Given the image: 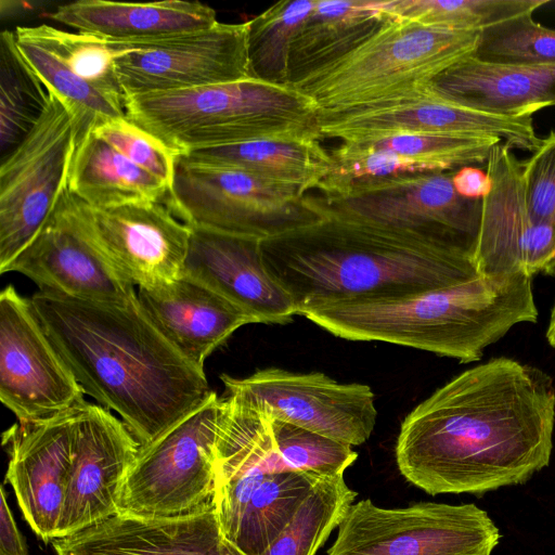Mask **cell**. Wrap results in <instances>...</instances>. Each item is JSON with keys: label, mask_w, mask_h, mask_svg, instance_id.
I'll use <instances>...</instances> for the list:
<instances>
[{"label": "cell", "mask_w": 555, "mask_h": 555, "mask_svg": "<svg viewBox=\"0 0 555 555\" xmlns=\"http://www.w3.org/2000/svg\"><path fill=\"white\" fill-rule=\"evenodd\" d=\"M214 502L177 516L118 513L51 542L56 555H222Z\"/></svg>", "instance_id": "7402d4cb"}, {"label": "cell", "mask_w": 555, "mask_h": 555, "mask_svg": "<svg viewBox=\"0 0 555 555\" xmlns=\"http://www.w3.org/2000/svg\"><path fill=\"white\" fill-rule=\"evenodd\" d=\"M81 405L37 422L17 421L2 436L10 459L5 481L31 530L46 543L57 535Z\"/></svg>", "instance_id": "d6986e66"}, {"label": "cell", "mask_w": 555, "mask_h": 555, "mask_svg": "<svg viewBox=\"0 0 555 555\" xmlns=\"http://www.w3.org/2000/svg\"><path fill=\"white\" fill-rule=\"evenodd\" d=\"M318 218L260 242L264 266L296 314L406 297L479 276L472 256L306 194Z\"/></svg>", "instance_id": "3957f363"}, {"label": "cell", "mask_w": 555, "mask_h": 555, "mask_svg": "<svg viewBox=\"0 0 555 555\" xmlns=\"http://www.w3.org/2000/svg\"><path fill=\"white\" fill-rule=\"evenodd\" d=\"M138 298L160 333L201 370L237 328L254 323L233 304L184 276L156 291L139 289Z\"/></svg>", "instance_id": "603a6c76"}, {"label": "cell", "mask_w": 555, "mask_h": 555, "mask_svg": "<svg viewBox=\"0 0 555 555\" xmlns=\"http://www.w3.org/2000/svg\"><path fill=\"white\" fill-rule=\"evenodd\" d=\"M385 0H315L291 49V83L344 55L389 17Z\"/></svg>", "instance_id": "83f0119b"}, {"label": "cell", "mask_w": 555, "mask_h": 555, "mask_svg": "<svg viewBox=\"0 0 555 555\" xmlns=\"http://www.w3.org/2000/svg\"><path fill=\"white\" fill-rule=\"evenodd\" d=\"M180 156L193 163L245 171L294 186L302 194L319 190L332 165L330 151L314 134L254 140Z\"/></svg>", "instance_id": "484cf974"}, {"label": "cell", "mask_w": 555, "mask_h": 555, "mask_svg": "<svg viewBox=\"0 0 555 555\" xmlns=\"http://www.w3.org/2000/svg\"><path fill=\"white\" fill-rule=\"evenodd\" d=\"M0 555H28L26 541L12 515L3 486L0 491Z\"/></svg>", "instance_id": "60d3db41"}, {"label": "cell", "mask_w": 555, "mask_h": 555, "mask_svg": "<svg viewBox=\"0 0 555 555\" xmlns=\"http://www.w3.org/2000/svg\"><path fill=\"white\" fill-rule=\"evenodd\" d=\"M481 31H462L388 18L344 55L293 83L318 113L341 112L431 82L476 54Z\"/></svg>", "instance_id": "8992f818"}, {"label": "cell", "mask_w": 555, "mask_h": 555, "mask_svg": "<svg viewBox=\"0 0 555 555\" xmlns=\"http://www.w3.org/2000/svg\"><path fill=\"white\" fill-rule=\"evenodd\" d=\"M17 272L39 289L76 299L125 306L138 297L118 273L56 209L30 245L1 273Z\"/></svg>", "instance_id": "44dd1931"}, {"label": "cell", "mask_w": 555, "mask_h": 555, "mask_svg": "<svg viewBox=\"0 0 555 555\" xmlns=\"http://www.w3.org/2000/svg\"><path fill=\"white\" fill-rule=\"evenodd\" d=\"M30 301L86 395L116 412L141 447L214 392L204 370L160 333L138 297L119 306L39 289Z\"/></svg>", "instance_id": "7a4b0ae2"}, {"label": "cell", "mask_w": 555, "mask_h": 555, "mask_svg": "<svg viewBox=\"0 0 555 555\" xmlns=\"http://www.w3.org/2000/svg\"><path fill=\"white\" fill-rule=\"evenodd\" d=\"M67 190L94 208L160 202L169 193L167 184L134 165L92 131L76 142Z\"/></svg>", "instance_id": "4316f807"}, {"label": "cell", "mask_w": 555, "mask_h": 555, "mask_svg": "<svg viewBox=\"0 0 555 555\" xmlns=\"http://www.w3.org/2000/svg\"><path fill=\"white\" fill-rule=\"evenodd\" d=\"M366 141L415 159L435 172L483 164L502 142L494 135L473 133H405Z\"/></svg>", "instance_id": "d590c367"}, {"label": "cell", "mask_w": 555, "mask_h": 555, "mask_svg": "<svg viewBox=\"0 0 555 555\" xmlns=\"http://www.w3.org/2000/svg\"><path fill=\"white\" fill-rule=\"evenodd\" d=\"M15 34L51 51L81 79L126 111V96L115 66L118 51L111 44L90 35L46 24L17 27Z\"/></svg>", "instance_id": "e575fe53"}, {"label": "cell", "mask_w": 555, "mask_h": 555, "mask_svg": "<svg viewBox=\"0 0 555 555\" xmlns=\"http://www.w3.org/2000/svg\"><path fill=\"white\" fill-rule=\"evenodd\" d=\"M314 5L315 0L279 1L248 21L247 55L253 78L292 85V43Z\"/></svg>", "instance_id": "d6a6232c"}, {"label": "cell", "mask_w": 555, "mask_h": 555, "mask_svg": "<svg viewBox=\"0 0 555 555\" xmlns=\"http://www.w3.org/2000/svg\"><path fill=\"white\" fill-rule=\"evenodd\" d=\"M228 395L271 420L282 421L348 446H360L377 420L374 392L320 373L259 370L244 378L220 376Z\"/></svg>", "instance_id": "4fadbf2b"}, {"label": "cell", "mask_w": 555, "mask_h": 555, "mask_svg": "<svg viewBox=\"0 0 555 555\" xmlns=\"http://www.w3.org/2000/svg\"><path fill=\"white\" fill-rule=\"evenodd\" d=\"M222 555H246L241 550H238L234 544L224 540Z\"/></svg>", "instance_id": "ee69618b"}, {"label": "cell", "mask_w": 555, "mask_h": 555, "mask_svg": "<svg viewBox=\"0 0 555 555\" xmlns=\"http://www.w3.org/2000/svg\"><path fill=\"white\" fill-rule=\"evenodd\" d=\"M486 171L492 188L481 199L474 256L478 274L555 275V224L532 217L526 197L524 162L501 142L492 149Z\"/></svg>", "instance_id": "e0dca14e"}, {"label": "cell", "mask_w": 555, "mask_h": 555, "mask_svg": "<svg viewBox=\"0 0 555 555\" xmlns=\"http://www.w3.org/2000/svg\"><path fill=\"white\" fill-rule=\"evenodd\" d=\"M15 38L24 59L72 115L77 141L99 122L126 116L124 108L81 79L51 51L24 36L15 34Z\"/></svg>", "instance_id": "836d02e7"}, {"label": "cell", "mask_w": 555, "mask_h": 555, "mask_svg": "<svg viewBox=\"0 0 555 555\" xmlns=\"http://www.w3.org/2000/svg\"><path fill=\"white\" fill-rule=\"evenodd\" d=\"M319 475L308 472L266 474L224 540L246 555H260L279 537Z\"/></svg>", "instance_id": "f1b7e54d"}, {"label": "cell", "mask_w": 555, "mask_h": 555, "mask_svg": "<svg viewBox=\"0 0 555 555\" xmlns=\"http://www.w3.org/2000/svg\"><path fill=\"white\" fill-rule=\"evenodd\" d=\"M48 16L117 48L199 30L218 23L212 8L181 0L147 3L78 0L59 7Z\"/></svg>", "instance_id": "cb8c5ba5"}, {"label": "cell", "mask_w": 555, "mask_h": 555, "mask_svg": "<svg viewBox=\"0 0 555 555\" xmlns=\"http://www.w3.org/2000/svg\"><path fill=\"white\" fill-rule=\"evenodd\" d=\"M555 385L543 370L493 358L433 392L403 420L401 475L425 492L482 494L522 485L553 450Z\"/></svg>", "instance_id": "6da1fadb"}, {"label": "cell", "mask_w": 555, "mask_h": 555, "mask_svg": "<svg viewBox=\"0 0 555 555\" xmlns=\"http://www.w3.org/2000/svg\"><path fill=\"white\" fill-rule=\"evenodd\" d=\"M140 447L129 427L111 410L83 402L56 539L119 513L121 488Z\"/></svg>", "instance_id": "ac0fdd59"}, {"label": "cell", "mask_w": 555, "mask_h": 555, "mask_svg": "<svg viewBox=\"0 0 555 555\" xmlns=\"http://www.w3.org/2000/svg\"><path fill=\"white\" fill-rule=\"evenodd\" d=\"M452 171L401 175L353 182L332 195L330 206L409 231L474 258L481 199L461 196Z\"/></svg>", "instance_id": "7c38bea8"}, {"label": "cell", "mask_w": 555, "mask_h": 555, "mask_svg": "<svg viewBox=\"0 0 555 555\" xmlns=\"http://www.w3.org/2000/svg\"><path fill=\"white\" fill-rule=\"evenodd\" d=\"M440 94L505 116H532L555 106V62L512 63L467 57L431 81Z\"/></svg>", "instance_id": "d4e9b609"}, {"label": "cell", "mask_w": 555, "mask_h": 555, "mask_svg": "<svg viewBox=\"0 0 555 555\" xmlns=\"http://www.w3.org/2000/svg\"><path fill=\"white\" fill-rule=\"evenodd\" d=\"M531 281L524 272L479 275L406 297L338 302L301 315L340 338L406 346L469 363L515 325L538 321Z\"/></svg>", "instance_id": "277c9868"}, {"label": "cell", "mask_w": 555, "mask_h": 555, "mask_svg": "<svg viewBox=\"0 0 555 555\" xmlns=\"http://www.w3.org/2000/svg\"><path fill=\"white\" fill-rule=\"evenodd\" d=\"M317 115L314 102L293 85L253 77L126 100V116L177 156L254 140L318 135Z\"/></svg>", "instance_id": "5b68a950"}, {"label": "cell", "mask_w": 555, "mask_h": 555, "mask_svg": "<svg viewBox=\"0 0 555 555\" xmlns=\"http://www.w3.org/2000/svg\"><path fill=\"white\" fill-rule=\"evenodd\" d=\"M270 421L283 472L336 475L345 473L358 457L351 446L282 421Z\"/></svg>", "instance_id": "8d00e7d4"}, {"label": "cell", "mask_w": 555, "mask_h": 555, "mask_svg": "<svg viewBox=\"0 0 555 555\" xmlns=\"http://www.w3.org/2000/svg\"><path fill=\"white\" fill-rule=\"evenodd\" d=\"M91 131L134 165L162 180L170 191L177 155L158 138L127 116L103 120Z\"/></svg>", "instance_id": "f35d334b"}, {"label": "cell", "mask_w": 555, "mask_h": 555, "mask_svg": "<svg viewBox=\"0 0 555 555\" xmlns=\"http://www.w3.org/2000/svg\"><path fill=\"white\" fill-rule=\"evenodd\" d=\"M546 339H547L548 344L553 348H555V302H554V306L551 311L550 323H548V327L546 330Z\"/></svg>", "instance_id": "7bdbcfd3"}, {"label": "cell", "mask_w": 555, "mask_h": 555, "mask_svg": "<svg viewBox=\"0 0 555 555\" xmlns=\"http://www.w3.org/2000/svg\"><path fill=\"white\" fill-rule=\"evenodd\" d=\"M526 197L532 217L555 224V131L524 162Z\"/></svg>", "instance_id": "ab89813d"}, {"label": "cell", "mask_w": 555, "mask_h": 555, "mask_svg": "<svg viewBox=\"0 0 555 555\" xmlns=\"http://www.w3.org/2000/svg\"><path fill=\"white\" fill-rule=\"evenodd\" d=\"M50 91L21 53L14 31L0 36V146L2 158L30 132Z\"/></svg>", "instance_id": "f546056e"}, {"label": "cell", "mask_w": 555, "mask_h": 555, "mask_svg": "<svg viewBox=\"0 0 555 555\" xmlns=\"http://www.w3.org/2000/svg\"><path fill=\"white\" fill-rule=\"evenodd\" d=\"M452 183L461 196L469 199H482L492 188L488 172L475 166L456 169L452 173Z\"/></svg>", "instance_id": "b9f144b4"}, {"label": "cell", "mask_w": 555, "mask_h": 555, "mask_svg": "<svg viewBox=\"0 0 555 555\" xmlns=\"http://www.w3.org/2000/svg\"><path fill=\"white\" fill-rule=\"evenodd\" d=\"M314 129L320 139L343 142L405 133L490 134L531 153L541 142L532 116L483 112L440 94L431 82L356 108L318 113Z\"/></svg>", "instance_id": "5bb4252c"}, {"label": "cell", "mask_w": 555, "mask_h": 555, "mask_svg": "<svg viewBox=\"0 0 555 555\" xmlns=\"http://www.w3.org/2000/svg\"><path fill=\"white\" fill-rule=\"evenodd\" d=\"M247 34L248 22H218L159 40L112 46L118 51L115 66L126 100L250 78Z\"/></svg>", "instance_id": "2e32d148"}, {"label": "cell", "mask_w": 555, "mask_h": 555, "mask_svg": "<svg viewBox=\"0 0 555 555\" xmlns=\"http://www.w3.org/2000/svg\"><path fill=\"white\" fill-rule=\"evenodd\" d=\"M357 495L344 473L319 477L288 524L260 555H315Z\"/></svg>", "instance_id": "4dcf8cb0"}, {"label": "cell", "mask_w": 555, "mask_h": 555, "mask_svg": "<svg viewBox=\"0 0 555 555\" xmlns=\"http://www.w3.org/2000/svg\"><path fill=\"white\" fill-rule=\"evenodd\" d=\"M550 0H385L389 18L462 31H485L533 14Z\"/></svg>", "instance_id": "1f68e13d"}, {"label": "cell", "mask_w": 555, "mask_h": 555, "mask_svg": "<svg viewBox=\"0 0 555 555\" xmlns=\"http://www.w3.org/2000/svg\"><path fill=\"white\" fill-rule=\"evenodd\" d=\"M77 141L72 115L50 92L41 117L1 160L0 272L37 237L67 189Z\"/></svg>", "instance_id": "30bf717a"}, {"label": "cell", "mask_w": 555, "mask_h": 555, "mask_svg": "<svg viewBox=\"0 0 555 555\" xmlns=\"http://www.w3.org/2000/svg\"><path fill=\"white\" fill-rule=\"evenodd\" d=\"M227 399L216 392L140 450L125 478L119 513L164 517L212 501L216 446Z\"/></svg>", "instance_id": "ba28073f"}, {"label": "cell", "mask_w": 555, "mask_h": 555, "mask_svg": "<svg viewBox=\"0 0 555 555\" xmlns=\"http://www.w3.org/2000/svg\"><path fill=\"white\" fill-rule=\"evenodd\" d=\"M165 202L189 227L259 241L318 218L306 194L294 186L181 156Z\"/></svg>", "instance_id": "52a82bcc"}, {"label": "cell", "mask_w": 555, "mask_h": 555, "mask_svg": "<svg viewBox=\"0 0 555 555\" xmlns=\"http://www.w3.org/2000/svg\"><path fill=\"white\" fill-rule=\"evenodd\" d=\"M191 228L182 276L220 295L254 323L285 324L296 314L285 291L269 274L259 240Z\"/></svg>", "instance_id": "ffe728a7"}, {"label": "cell", "mask_w": 555, "mask_h": 555, "mask_svg": "<svg viewBox=\"0 0 555 555\" xmlns=\"http://www.w3.org/2000/svg\"><path fill=\"white\" fill-rule=\"evenodd\" d=\"M85 390L64 362L30 299L9 285L0 294V400L18 422L81 405Z\"/></svg>", "instance_id": "9a60e30c"}, {"label": "cell", "mask_w": 555, "mask_h": 555, "mask_svg": "<svg viewBox=\"0 0 555 555\" xmlns=\"http://www.w3.org/2000/svg\"><path fill=\"white\" fill-rule=\"evenodd\" d=\"M56 209L139 289L156 291L182 276L191 228L166 204L139 202L94 208L66 189Z\"/></svg>", "instance_id": "8fae6325"}, {"label": "cell", "mask_w": 555, "mask_h": 555, "mask_svg": "<svg viewBox=\"0 0 555 555\" xmlns=\"http://www.w3.org/2000/svg\"><path fill=\"white\" fill-rule=\"evenodd\" d=\"M476 57L490 62L554 63L555 29L519 16L481 33Z\"/></svg>", "instance_id": "74e56055"}, {"label": "cell", "mask_w": 555, "mask_h": 555, "mask_svg": "<svg viewBox=\"0 0 555 555\" xmlns=\"http://www.w3.org/2000/svg\"><path fill=\"white\" fill-rule=\"evenodd\" d=\"M327 555H491L500 530L475 504L418 502L383 508L352 503Z\"/></svg>", "instance_id": "9c48e42d"}]
</instances>
